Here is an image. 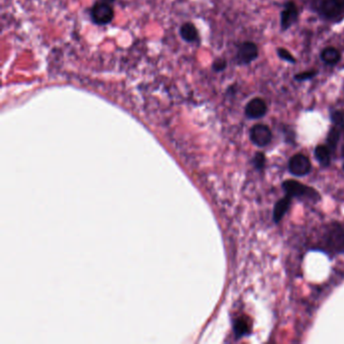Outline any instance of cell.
<instances>
[{"label": "cell", "instance_id": "7a4b0ae2", "mask_svg": "<svg viewBox=\"0 0 344 344\" xmlns=\"http://www.w3.org/2000/svg\"><path fill=\"white\" fill-rule=\"evenodd\" d=\"M323 246L333 253H344V229L337 223L328 227L323 235Z\"/></svg>", "mask_w": 344, "mask_h": 344}, {"label": "cell", "instance_id": "4fadbf2b", "mask_svg": "<svg viewBox=\"0 0 344 344\" xmlns=\"http://www.w3.org/2000/svg\"><path fill=\"white\" fill-rule=\"evenodd\" d=\"M321 58L326 64H328V65H335L340 61L341 56H340V53H339V51L337 49L329 47V48L324 49V51L322 52Z\"/></svg>", "mask_w": 344, "mask_h": 344}, {"label": "cell", "instance_id": "e0dca14e", "mask_svg": "<svg viewBox=\"0 0 344 344\" xmlns=\"http://www.w3.org/2000/svg\"><path fill=\"white\" fill-rule=\"evenodd\" d=\"M331 119L336 126L342 127L344 125V112L343 111H334L331 114Z\"/></svg>", "mask_w": 344, "mask_h": 344}, {"label": "cell", "instance_id": "5bb4252c", "mask_svg": "<svg viewBox=\"0 0 344 344\" xmlns=\"http://www.w3.org/2000/svg\"><path fill=\"white\" fill-rule=\"evenodd\" d=\"M233 330H234L236 337L240 338L242 336H246V335L250 334V327L249 322L245 318H239L234 323Z\"/></svg>", "mask_w": 344, "mask_h": 344}, {"label": "cell", "instance_id": "9c48e42d", "mask_svg": "<svg viewBox=\"0 0 344 344\" xmlns=\"http://www.w3.org/2000/svg\"><path fill=\"white\" fill-rule=\"evenodd\" d=\"M291 203H292V197H290L287 194L284 198H281L277 202L273 212L274 221L276 223H279V222L282 219V217L285 216V214L287 213V211L291 206Z\"/></svg>", "mask_w": 344, "mask_h": 344}, {"label": "cell", "instance_id": "ffe728a7", "mask_svg": "<svg viewBox=\"0 0 344 344\" xmlns=\"http://www.w3.org/2000/svg\"><path fill=\"white\" fill-rule=\"evenodd\" d=\"M226 68V62L224 60H217L213 64V69L216 72H221L223 71Z\"/></svg>", "mask_w": 344, "mask_h": 344}, {"label": "cell", "instance_id": "603a6c76", "mask_svg": "<svg viewBox=\"0 0 344 344\" xmlns=\"http://www.w3.org/2000/svg\"><path fill=\"white\" fill-rule=\"evenodd\" d=\"M342 155H343V156H344V147H343V148H342Z\"/></svg>", "mask_w": 344, "mask_h": 344}, {"label": "cell", "instance_id": "2e32d148", "mask_svg": "<svg viewBox=\"0 0 344 344\" xmlns=\"http://www.w3.org/2000/svg\"><path fill=\"white\" fill-rule=\"evenodd\" d=\"M253 166L256 170L262 171L266 166V156L262 153H256L253 156Z\"/></svg>", "mask_w": 344, "mask_h": 344}, {"label": "cell", "instance_id": "d6986e66", "mask_svg": "<svg viewBox=\"0 0 344 344\" xmlns=\"http://www.w3.org/2000/svg\"><path fill=\"white\" fill-rule=\"evenodd\" d=\"M317 74L316 71H307V72H303V73H299L295 76V79L297 81H305L308 79L313 78L315 75Z\"/></svg>", "mask_w": 344, "mask_h": 344}, {"label": "cell", "instance_id": "52a82bcc", "mask_svg": "<svg viewBox=\"0 0 344 344\" xmlns=\"http://www.w3.org/2000/svg\"><path fill=\"white\" fill-rule=\"evenodd\" d=\"M267 104L262 99L254 98L246 106V115L251 119H257L267 113Z\"/></svg>", "mask_w": 344, "mask_h": 344}, {"label": "cell", "instance_id": "5b68a950", "mask_svg": "<svg viewBox=\"0 0 344 344\" xmlns=\"http://www.w3.org/2000/svg\"><path fill=\"white\" fill-rule=\"evenodd\" d=\"M272 137L271 129L265 125H255L250 129V139L255 146L259 148L270 145Z\"/></svg>", "mask_w": 344, "mask_h": 344}, {"label": "cell", "instance_id": "8fae6325", "mask_svg": "<svg viewBox=\"0 0 344 344\" xmlns=\"http://www.w3.org/2000/svg\"><path fill=\"white\" fill-rule=\"evenodd\" d=\"M180 34H181L182 38L186 40V42H188V43L196 42V40L198 39V36H199L196 27L191 23H186L181 27Z\"/></svg>", "mask_w": 344, "mask_h": 344}, {"label": "cell", "instance_id": "44dd1931", "mask_svg": "<svg viewBox=\"0 0 344 344\" xmlns=\"http://www.w3.org/2000/svg\"><path fill=\"white\" fill-rule=\"evenodd\" d=\"M334 1L336 2V4L342 9L344 8V0H334Z\"/></svg>", "mask_w": 344, "mask_h": 344}, {"label": "cell", "instance_id": "ac0fdd59", "mask_svg": "<svg viewBox=\"0 0 344 344\" xmlns=\"http://www.w3.org/2000/svg\"><path fill=\"white\" fill-rule=\"evenodd\" d=\"M278 55L281 59L282 60H285L287 61V62H290V63H295L296 62V59L291 55V53L285 49H278Z\"/></svg>", "mask_w": 344, "mask_h": 344}, {"label": "cell", "instance_id": "3957f363", "mask_svg": "<svg viewBox=\"0 0 344 344\" xmlns=\"http://www.w3.org/2000/svg\"><path fill=\"white\" fill-rule=\"evenodd\" d=\"M91 18L96 25L105 26L113 19L114 12L107 2H97L91 8Z\"/></svg>", "mask_w": 344, "mask_h": 344}, {"label": "cell", "instance_id": "7c38bea8", "mask_svg": "<svg viewBox=\"0 0 344 344\" xmlns=\"http://www.w3.org/2000/svg\"><path fill=\"white\" fill-rule=\"evenodd\" d=\"M321 10L326 17L332 18L338 16L342 9L336 4L334 0H323L321 4Z\"/></svg>", "mask_w": 344, "mask_h": 344}, {"label": "cell", "instance_id": "30bf717a", "mask_svg": "<svg viewBox=\"0 0 344 344\" xmlns=\"http://www.w3.org/2000/svg\"><path fill=\"white\" fill-rule=\"evenodd\" d=\"M315 157L318 163L323 167H328L331 161V151L327 146H317L314 152Z\"/></svg>", "mask_w": 344, "mask_h": 344}, {"label": "cell", "instance_id": "8992f818", "mask_svg": "<svg viewBox=\"0 0 344 344\" xmlns=\"http://www.w3.org/2000/svg\"><path fill=\"white\" fill-rule=\"evenodd\" d=\"M257 57V47L253 43L247 42L240 45L237 53L239 64H249Z\"/></svg>", "mask_w": 344, "mask_h": 344}, {"label": "cell", "instance_id": "7402d4cb", "mask_svg": "<svg viewBox=\"0 0 344 344\" xmlns=\"http://www.w3.org/2000/svg\"><path fill=\"white\" fill-rule=\"evenodd\" d=\"M103 1H104V2H107V3H111V2L115 1V0H103Z\"/></svg>", "mask_w": 344, "mask_h": 344}, {"label": "cell", "instance_id": "277c9868", "mask_svg": "<svg viewBox=\"0 0 344 344\" xmlns=\"http://www.w3.org/2000/svg\"><path fill=\"white\" fill-rule=\"evenodd\" d=\"M289 171L296 177L306 176L311 171V163L309 158L302 154L294 155L289 160Z\"/></svg>", "mask_w": 344, "mask_h": 344}, {"label": "cell", "instance_id": "ba28073f", "mask_svg": "<svg viewBox=\"0 0 344 344\" xmlns=\"http://www.w3.org/2000/svg\"><path fill=\"white\" fill-rule=\"evenodd\" d=\"M298 17V9L297 6L293 2H289L284 11L281 14V25L282 30L289 29L295 22Z\"/></svg>", "mask_w": 344, "mask_h": 344}, {"label": "cell", "instance_id": "9a60e30c", "mask_svg": "<svg viewBox=\"0 0 344 344\" xmlns=\"http://www.w3.org/2000/svg\"><path fill=\"white\" fill-rule=\"evenodd\" d=\"M340 139V129L338 128V126H334L330 129L328 135H327V147L330 149L331 152H333L334 150H336L337 145L339 143Z\"/></svg>", "mask_w": 344, "mask_h": 344}, {"label": "cell", "instance_id": "6da1fadb", "mask_svg": "<svg viewBox=\"0 0 344 344\" xmlns=\"http://www.w3.org/2000/svg\"><path fill=\"white\" fill-rule=\"evenodd\" d=\"M285 193L292 198L305 199L312 202H318L320 200L319 193L312 187L301 184L300 182L295 180H287L282 182L281 185Z\"/></svg>", "mask_w": 344, "mask_h": 344}]
</instances>
